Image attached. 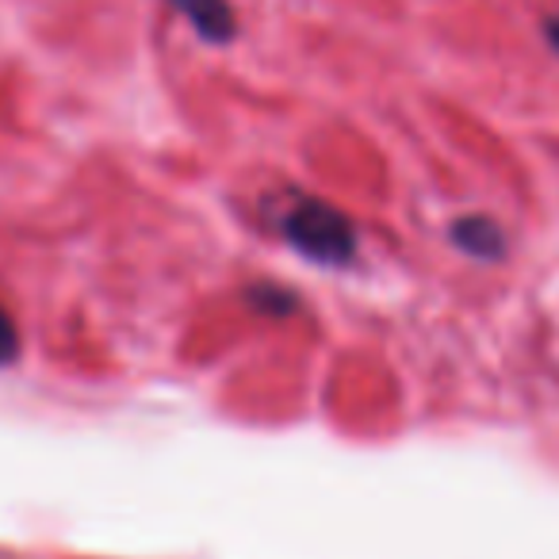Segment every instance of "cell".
<instances>
[{
    "label": "cell",
    "mask_w": 559,
    "mask_h": 559,
    "mask_svg": "<svg viewBox=\"0 0 559 559\" xmlns=\"http://www.w3.org/2000/svg\"><path fill=\"white\" fill-rule=\"evenodd\" d=\"M246 299L261 314H276V319H284V314L296 311V296H292L288 288H276V284H257V288L246 292Z\"/></svg>",
    "instance_id": "cell-4"
},
{
    "label": "cell",
    "mask_w": 559,
    "mask_h": 559,
    "mask_svg": "<svg viewBox=\"0 0 559 559\" xmlns=\"http://www.w3.org/2000/svg\"><path fill=\"white\" fill-rule=\"evenodd\" d=\"M544 39H548V47L559 55V12H556V16L544 20Z\"/></svg>",
    "instance_id": "cell-6"
},
{
    "label": "cell",
    "mask_w": 559,
    "mask_h": 559,
    "mask_svg": "<svg viewBox=\"0 0 559 559\" xmlns=\"http://www.w3.org/2000/svg\"><path fill=\"white\" fill-rule=\"evenodd\" d=\"M449 241L456 253L472 257V261H483V264H495L506 257V234L490 215H460L456 223L449 226Z\"/></svg>",
    "instance_id": "cell-3"
},
{
    "label": "cell",
    "mask_w": 559,
    "mask_h": 559,
    "mask_svg": "<svg viewBox=\"0 0 559 559\" xmlns=\"http://www.w3.org/2000/svg\"><path fill=\"white\" fill-rule=\"evenodd\" d=\"M280 234L299 257L326 269H345L357 261L360 234L357 223L342 207L319 200V195H296L280 211Z\"/></svg>",
    "instance_id": "cell-1"
},
{
    "label": "cell",
    "mask_w": 559,
    "mask_h": 559,
    "mask_svg": "<svg viewBox=\"0 0 559 559\" xmlns=\"http://www.w3.org/2000/svg\"><path fill=\"white\" fill-rule=\"evenodd\" d=\"M162 4H169L203 43L223 47L238 35V12L230 0H162Z\"/></svg>",
    "instance_id": "cell-2"
},
{
    "label": "cell",
    "mask_w": 559,
    "mask_h": 559,
    "mask_svg": "<svg viewBox=\"0 0 559 559\" xmlns=\"http://www.w3.org/2000/svg\"><path fill=\"white\" fill-rule=\"evenodd\" d=\"M20 357V330L12 322V314L0 307V365H12Z\"/></svg>",
    "instance_id": "cell-5"
}]
</instances>
